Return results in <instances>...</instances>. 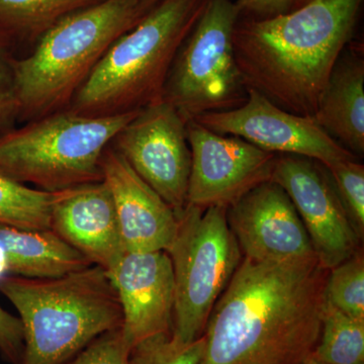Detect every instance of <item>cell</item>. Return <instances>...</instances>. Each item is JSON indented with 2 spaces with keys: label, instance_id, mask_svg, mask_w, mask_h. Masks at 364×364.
<instances>
[{
  "label": "cell",
  "instance_id": "obj_1",
  "mask_svg": "<svg viewBox=\"0 0 364 364\" xmlns=\"http://www.w3.org/2000/svg\"><path fill=\"white\" fill-rule=\"evenodd\" d=\"M329 270L243 257L208 318L200 364H305L322 331Z\"/></svg>",
  "mask_w": 364,
  "mask_h": 364
},
{
  "label": "cell",
  "instance_id": "obj_2",
  "mask_svg": "<svg viewBox=\"0 0 364 364\" xmlns=\"http://www.w3.org/2000/svg\"><path fill=\"white\" fill-rule=\"evenodd\" d=\"M363 0H314L289 13L237 23L235 59L246 88L313 119L355 31Z\"/></svg>",
  "mask_w": 364,
  "mask_h": 364
},
{
  "label": "cell",
  "instance_id": "obj_3",
  "mask_svg": "<svg viewBox=\"0 0 364 364\" xmlns=\"http://www.w3.org/2000/svg\"><path fill=\"white\" fill-rule=\"evenodd\" d=\"M0 293L20 314L21 364H64L123 323L117 291L97 265L45 279L2 275Z\"/></svg>",
  "mask_w": 364,
  "mask_h": 364
},
{
  "label": "cell",
  "instance_id": "obj_4",
  "mask_svg": "<svg viewBox=\"0 0 364 364\" xmlns=\"http://www.w3.org/2000/svg\"><path fill=\"white\" fill-rule=\"evenodd\" d=\"M210 0H161L117 38L68 109L88 117L140 111L163 100L177 53Z\"/></svg>",
  "mask_w": 364,
  "mask_h": 364
},
{
  "label": "cell",
  "instance_id": "obj_5",
  "mask_svg": "<svg viewBox=\"0 0 364 364\" xmlns=\"http://www.w3.org/2000/svg\"><path fill=\"white\" fill-rule=\"evenodd\" d=\"M156 4L102 0L48 28L32 54L14 62L21 116L35 121L66 109L112 43Z\"/></svg>",
  "mask_w": 364,
  "mask_h": 364
},
{
  "label": "cell",
  "instance_id": "obj_6",
  "mask_svg": "<svg viewBox=\"0 0 364 364\" xmlns=\"http://www.w3.org/2000/svg\"><path fill=\"white\" fill-rule=\"evenodd\" d=\"M140 111L88 117L66 109L31 121L0 136V174L51 193L102 181L105 150Z\"/></svg>",
  "mask_w": 364,
  "mask_h": 364
},
{
  "label": "cell",
  "instance_id": "obj_7",
  "mask_svg": "<svg viewBox=\"0 0 364 364\" xmlns=\"http://www.w3.org/2000/svg\"><path fill=\"white\" fill-rule=\"evenodd\" d=\"M227 208L186 205L167 251L174 275L171 336L182 344L200 339L218 299L243 259L227 221Z\"/></svg>",
  "mask_w": 364,
  "mask_h": 364
},
{
  "label": "cell",
  "instance_id": "obj_8",
  "mask_svg": "<svg viewBox=\"0 0 364 364\" xmlns=\"http://www.w3.org/2000/svg\"><path fill=\"white\" fill-rule=\"evenodd\" d=\"M240 13L232 0H210L177 53L163 100L188 123L207 112L236 109L247 100L233 44Z\"/></svg>",
  "mask_w": 364,
  "mask_h": 364
},
{
  "label": "cell",
  "instance_id": "obj_9",
  "mask_svg": "<svg viewBox=\"0 0 364 364\" xmlns=\"http://www.w3.org/2000/svg\"><path fill=\"white\" fill-rule=\"evenodd\" d=\"M186 124L176 107L161 100L141 109L111 144L177 215L188 205L191 152Z\"/></svg>",
  "mask_w": 364,
  "mask_h": 364
},
{
  "label": "cell",
  "instance_id": "obj_10",
  "mask_svg": "<svg viewBox=\"0 0 364 364\" xmlns=\"http://www.w3.org/2000/svg\"><path fill=\"white\" fill-rule=\"evenodd\" d=\"M193 121L219 135L236 136L274 154L299 155L324 165L358 159L311 117L280 109L258 91L229 111L207 112Z\"/></svg>",
  "mask_w": 364,
  "mask_h": 364
},
{
  "label": "cell",
  "instance_id": "obj_11",
  "mask_svg": "<svg viewBox=\"0 0 364 364\" xmlns=\"http://www.w3.org/2000/svg\"><path fill=\"white\" fill-rule=\"evenodd\" d=\"M272 181L291 198L321 267L332 269L359 251L360 238L324 165L299 155H277Z\"/></svg>",
  "mask_w": 364,
  "mask_h": 364
},
{
  "label": "cell",
  "instance_id": "obj_12",
  "mask_svg": "<svg viewBox=\"0 0 364 364\" xmlns=\"http://www.w3.org/2000/svg\"><path fill=\"white\" fill-rule=\"evenodd\" d=\"M191 152L188 205L229 208L272 181L277 154L236 136L219 135L196 121L186 124Z\"/></svg>",
  "mask_w": 364,
  "mask_h": 364
},
{
  "label": "cell",
  "instance_id": "obj_13",
  "mask_svg": "<svg viewBox=\"0 0 364 364\" xmlns=\"http://www.w3.org/2000/svg\"><path fill=\"white\" fill-rule=\"evenodd\" d=\"M227 221L243 257L273 263L318 260L291 198L274 181L259 184L230 205Z\"/></svg>",
  "mask_w": 364,
  "mask_h": 364
},
{
  "label": "cell",
  "instance_id": "obj_14",
  "mask_svg": "<svg viewBox=\"0 0 364 364\" xmlns=\"http://www.w3.org/2000/svg\"><path fill=\"white\" fill-rule=\"evenodd\" d=\"M107 274L121 303L129 351L149 337L171 333L174 275L166 251L126 252Z\"/></svg>",
  "mask_w": 364,
  "mask_h": 364
},
{
  "label": "cell",
  "instance_id": "obj_15",
  "mask_svg": "<svg viewBox=\"0 0 364 364\" xmlns=\"http://www.w3.org/2000/svg\"><path fill=\"white\" fill-rule=\"evenodd\" d=\"M51 231L107 272L127 252L116 205L104 181L58 191L52 205Z\"/></svg>",
  "mask_w": 364,
  "mask_h": 364
},
{
  "label": "cell",
  "instance_id": "obj_16",
  "mask_svg": "<svg viewBox=\"0 0 364 364\" xmlns=\"http://www.w3.org/2000/svg\"><path fill=\"white\" fill-rule=\"evenodd\" d=\"M127 252L168 251L176 239L178 215L109 145L102 160Z\"/></svg>",
  "mask_w": 364,
  "mask_h": 364
},
{
  "label": "cell",
  "instance_id": "obj_17",
  "mask_svg": "<svg viewBox=\"0 0 364 364\" xmlns=\"http://www.w3.org/2000/svg\"><path fill=\"white\" fill-rule=\"evenodd\" d=\"M355 156L364 153V60L359 51L340 55L313 117Z\"/></svg>",
  "mask_w": 364,
  "mask_h": 364
},
{
  "label": "cell",
  "instance_id": "obj_18",
  "mask_svg": "<svg viewBox=\"0 0 364 364\" xmlns=\"http://www.w3.org/2000/svg\"><path fill=\"white\" fill-rule=\"evenodd\" d=\"M0 255L7 269L33 279L61 277L92 265L51 230L33 231L1 224Z\"/></svg>",
  "mask_w": 364,
  "mask_h": 364
},
{
  "label": "cell",
  "instance_id": "obj_19",
  "mask_svg": "<svg viewBox=\"0 0 364 364\" xmlns=\"http://www.w3.org/2000/svg\"><path fill=\"white\" fill-rule=\"evenodd\" d=\"M310 359L323 364H364V318L351 317L325 301L322 331Z\"/></svg>",
  "mask_w": 364,
  "mask_h": 364
},
{
  "label": "cell",
  "instance_id": "obj_20",
  "mask_svg": "<svg viewBox=\"0 0 364 364\" xmlns=\"http://www.w3.org/2000/svg\"><path fill=\"white\" fill-rule=\"evenodd\" d=\"M57 193L30 188L0 174V224L33 231L51 230Z\"/></svg>",
  "mask_w": 364,
  "mask_h": 364
},
{
  "label": "cell",
  "instance_id": "obj_21",
  "mask_svg": "<svg viewBox=\"0 0 364 364\" xmlns=\"http://www.w3.org/2000/svg\"><path fill=\"white\" fill-rule=\"evenodd\" d=\"M102 0H0V18L33 35H42L48 28Z\"/></svg>",
  "mask_w": 364,
  "mask_h": 364
},
{
  "label": "cell",
  "instance_id": "obj_22",
  "mask_svg": "<svg viewBox=\"0 0 364 364\" xmlns=\"http://www.w3.org/2000/svg\"><path fill=\"white\" fill-rule=\"evenodd\" d=\"M324 294L330 305L351 317L364 318V259L360 250L329 270Z\"/></svg>",
  "mask_w": 364,
  "mask_h": 364
},
{
  "label": "cell",
  "instance_id": "obj_23",
  "mask_svg": "<svg viewBox=\"0 0 364 364\" xmlns=\"http://www.w3.org/2000/svg\"><path fill=\"white\" fill-rule=\"evenodd\" d=\"M205 351L203 336L193 343L182 344L170 334H158L135 345L128 364H200Z\"/></svg>",
  "mask_w": 364,
  "mask_h": 364
},
{
  "label": "cell",
  "instance_id": "obj_24",
  "mask_svg": "<svg viewBox=\"0 0 364 364\" xmlns=\"http://www.w3.org/2000/svg\"><path fill=\"white\" fill-rule=\"evenodd\" d=\"M340 200L359 238L364 233V167L358 160H347L328 167Z\"/></svg>",
  "mask_w": 364,
  "mask_h": 364
},
{
  "label": "cell",
  "instance_id": "obj_25",
  "mask_svg": "<svg viewBox=\"0 0 364 364\" xmlns=\"http://www.w3.org/2000/svg\"><path fill=\"white\" fill-rule=\"evenodd\" d=\"M129 353L117 329L100 335L64 364H128Z\"/></svg>",
  "mask_w": 364,
  "mask_h": 364
},
{
  "label": "cell",
  "instance_id": "obj_26",
  "mask_svg": "<svg viewBox=\"0 0 364 364\" xmlns=\"http://www.w3.org/2000/svg\"><path fill=\"white\" fill-rule=\"evenodd\" d=\"M16 62V61H14ZM14 62L0 45V131L4 130L20 114L14 77Z\"/></svg>",
  "mask_w": 364,
  "mask_h": 364
},
{
  "label": "cell",
  "instance_id": "obj_27",
  "mask_svg": "<svg viewBox=\"0 0 364 364\" xmlns=\"http://www.w3.org/2000/svg\"><path fill=\"white\" fill-rule=\"evenodd\" d=\"M25 353L23 328L20 318L0 306V356L9 364L23 363Z\"/></svg>",
  "mask_w": 364,
  "mask_h": 364
},
{
  "label": "cell",
  "instance_id": "obj_28",
  "mask_svg": "<svg viewBox=\"0 0 364 364\" xmlns=\"http://www.w3.org/2000/svg\"><path fill=\"white\" fill-rule=\"evenodd\" d=\"M240 11L254 14L258 18H272L291 11L287 0H236Z\"/></svg>",
  "mask_w": 364,
  "mask_h": 364
},
{
  "label": "cell",
  "instance_id": "obj_29",
  "mask_svg": "<svg viewBox=\"0 0 364 364\" xmlns=\"http://www.w3.org/2000/svg\"><path fill=\"white\" fill-rule=\"evenodd\" d=\"M287 1L289 7H291V11H294V9H299V7L306 6V4H310V2L314 1V0H287Z\"/></svg>",
  "mask_w": 364,
  "mask_h": 364
},
{
  "label": "cell",
  "instance_id": "obj_30",
  "mask_svg": "<svg viewBox=\"0 0 364 364\" xmlns=\"http://www.w3.org/2000/svg\"><path fill=\"white\" fill-rule=\"evenodd\" d=\"M305 364H323L320 363H317V361L313 360V359H309L308 361Z\"/></svg>",
  "mask_w": 364,
  "mask_h": 364
},
{
  "label": "cell",
  "instance_id": "obj_31",
  "mask_svg": "<svg viewBox=\"0 0 364 364\" xmlns=\"http://www.w3.org/2000/svg\"><path fill=\"white\" fill-rule=\"evenodd\" d=\"M146 1L150 2V4H156L160 0H146Z\"/></svg>",
  "mask_w": 364,
  "mask_h": 364
}]
</instances>
